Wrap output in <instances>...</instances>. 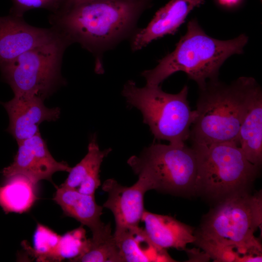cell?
<instances>
[{"mask_svg":"<svg viewBox=\"0 0 262 262\" xmlns=\"http://www.w3.org/2000/svg\"><path fill=\"white\" fill-rule=\"evenodd\" d=\"M195 243L215 262L236 261L238 247L201 238H196Z\"/></svg>","mask_w":262,"mask_h":262,"instance_id":"603a6c76","label":"cell"},{"mask_svg":"<svg viewBox=\"0 0 262 262\" xmlns=\"http://www.w3.org/2000/svg\"><path fill=\"white\" fill-rule=\"evenodd\" d=\"M12 6L10 14L23 17L27 11L35 9H45L51 13L56 12L61 6L63 0H11Z\"/></svg>","mask_w":262,"mask_h":262,"instance_id":"cb8c5ba5","label":"cell"},{"mask_svg":"<svg viewBox=\"0 0 262 262\" xmlns=\"http://www.w3.org/2000/svg\"><path fill=\"white\" fill-rule=\"evenodd\" d=\"M70 45L65 38L38 47L0 65L3 80L14 96H40L44 99L65 83L61 69L62 58Z\"/></svg>","mask_w":262,"mask_h":262,"instance_id":"ba28073f","label":"cell"},{"mask_svg":"<svg viewBox=\"0 0 262 262\" xmlns=\"http://www.w3.org/2000/svg\"><path fill=\"white\" fill-rule=\"evenodd\" d=\"M17 144L18 150L13 163L2 171L5 179L22 175L37 184L43 180L51 181L55 172H68L71 168L66 162L55 160L40 132Z\"/></svg>","mask_w":262,"mask_h":262,"instance_id":"9c48e42d","label":"cell"},{"mask_svg":"<svg viewBox=\"0 0 262 262\" xmlns=\"http://www.w3.org/2000/svg\"><path fill=\"white\" fill-rule=\"evenodd\" d=\"M153 0H94L51 13L49 22L70 44H80L96 57L127 37Z\"/></svg>","mask_w":262,"mask_h":262,"instance_id":"6da1fadb","label":"cell"},{"mask_svg":"<svg viewBox=\"0 0 262 262\" xmlns=\"http://www.w3.org/2000/svg\"><path fill=\"white\" fill-rule=\"evenodd\" d=\"M60 238L49 228L38 223L33 235L32 253L40 261L58 262L57 251Z\"/></svg>","mask_w":262,"mask_h":262,"instance_id":"44dd1931","label":"cell"},{"mask_svg":"<svg viewBox=\"0 0 262 262\" xmlns=\"http://www.w3.org/2000/svg\"><path fill=\"white\" fill-rule=\"evenodd\" d=\"M102 189L108 194L103 207L109 209L113 213L115 230L139 226L145 211L144 195L147 191L152 190L146 178L138 176V180L129 187L109 179L103 183Z\"/></svg>","mask_w":262,"mask_h":262,"instance_id":"8fae6325","label":"cell"},{"mask_svg":"<svg viewBox=\"0 0 262 262\" xmlns=\"http://www.w3.org/2000/svg\"><path fill=\"white\" fill-rule=\"evenodd\" d=\"M44 100L38 96H14L9 101H0L9 116L7 131L17 143L40 132L39 125L42 122L55 121L59 118L60 109L48 108Z\"/></svg>","mask_w":262,"mask_h":262,"instance_id":"7c38bea8","label":"cell"},{"mask_svg":"<svg viewBox=\"0 0 262 262\" xmlns=\"http://www.w3.org/2000/svg\"><path fill=\"white\" fill-rule=\"evenodd\" d=\"M85 234V230L81 225L61 236L57 251L58 261L65 259L71 260L84 254L89 244V239L86 238Z\"/></svg>","mask_w":262,"mask_h":262,"instance_id":"7402d4cb","label":"cell"},{"mask_svg":"<svg viewBox=\"0 0 262 262\" xmlns=\"http://www.w3.org/2000/svg\"><path fill=\"white\" fill-rule=\"evenodd\" d=\"M53 199L66 215L88 227L92 237L103 232L109 224L101 221L103 206L97 203L95 195L82 194L75 189L60 186L57 187Z\"/></svg>","mask_w":262,"mask_h":262,"instance_id":"5bb4252c","label":"cell"},{"mask_svg":"<svg viewBox=\"0 0 262 262\" xmlns=\"http://www.w3.org/2000/svg\"><path fill=\"white\" fill-rule=\"evenodd\" d=\"M113 235L123 262H175L166 249L156 246L139 226L115 230Z\"/></svg>","mask_w":262,"mask_h":262,"instance_id":"e0dca14e","label":"cell"},{"mask_svg":"<svg viewBox=\"0 0 262 262\" xmlns=\"http://www.w3.org/2000/svg\"><path fill=\"white\" fill-rule=\"evenodd\" d=\"M92 0H63L61 6L58 10L67 8L77 4Z\"/></svg>","mask_w":262,"mask_h":262,"instance_id":"484cf974","label":"cell"},{"mask_svg":"<svg viewBox=\"0 0 262 262\" xmlns=\"http://www.w3.org/2000/svg\"><path fill=\"white\" fill-rule=\"evenodd\" d=\"M111 150H101L96 136L93 135L88 144L87 154L71 168L66 179L60 186L75 189L82 194L95 195L96 190L100 185L101 164Z\"/></svg>","mask_w":262,"mask_h":262,"instance_id":"ac0fdd59","label":"cell"},{"mask_svg":"<svg viewBox=\"0 0 262 262\" xmlns=\"http://www.w3.org/2000/svg\"><path fill=\"white\" fill-rule=\"evenodd\" d=\"M63 38L51 27H34L25 22L23 17L10 14L0 16V65L30 49Z\"/></svg>","mask_w":262,"mask_h":262,"instance_id":"30bf717a","label":"cell"},{"mask_svg":"<svg viewBox=\"0 0 262 262\" xmlns=\"http://www.w3.org/2000/svg\"><path fill=\"white\" fill-rule=\"evenodd\" d=\"M127 163L136 175L150 182L152 190L178 195L195 193L196 156L185 144L153 143Z\"/></svg>","mask_w":262,"mask_h":262,"instance_id":"52a82bcc","label":"cell"},{"mask_svg":"<svg viewBox=\"0 0 262 262\" xmlns=\"http://www.w3.org/2000/svg\"><path fill=\"white\" fill-rule=\"evenodd\" d=\"M204 2L205 0H170L157 11L146 27L135 33L131 41L132 50H140L154 40L175 33L188 14Z\"/></svg>","mask_w":262,"mask_h":262,"instance_id":"4fadbf2b","label":"cell"},{"mask_svg":"<svg viewBox=\"0 0 262 262\" xmlns=\"http://www.w3.org/2000/svg\"><path fill=\"white\" fill-rule=\"evenodd\" d=\"M258 84L251 77H240L229 84L218 79L199 89L196 118L189 139L193 144H239V131L250 95Z\"/></svg>","mask_w":262,"mask_h":262,"instance_id":"3957f363","label":"cell"},{"mask_svg":"<svg viewBox=\"0 0 262 262\" xmlns=\"http://www.w3.org/2000/svg\"><path fill=\"white\" fill-rule=\"evenodd\" d=\"M148 238L157 247L185 250L186 246L195 243L194 229L175 218L145 211L141 219Z\"/></svg>","mask_w":262,"mask_h":262,"instance_id":"9a60e30c","label":"cell"},{"mask_svg":"<svg viewBox=\"0 0 262 262\" xmlns=\"http://www.w3.org/2000/svg\"><path fill=\"white\" fill-rule=\"evenodd\" d=\"M241 0H217L218 2L222 5L232 7L236 5Z\"/></svg>","mask_w":262,"mask_h":262,"instance_id":"4316f807","label":"cell"},{"mask_svg":"<svg viewBox=\"0 0 262 262\" xmlns=\"http://www.w3.org/2000/svg\"><path fill=\"white\" fill-rule=\"evenodd\" d=\"M262 222V194L246 192L219 201L195 235L196 238L262 251V245L254 235Z\"/></svg>","mask_w":262,"mask_h":262,"instance_id":"8992f818","label":"cell"},{"mask_svg":"<svg viewBox=\"0 0 262 262\" xmlns=\"http://www.w3.org/2000/svg\"><path fill=\"white\" fill-rule=\"evenodd\" d=\"M37 185L22 175L6 179L0 185V207L6 213L29 211L37 199Z\"/></svg>","mask_w":262,"mask_h":262,"instance_id":"d6986e66","label":"cell"},{"mask_svg":"<svg viewBox=\"0 0 262 262\" xmlns=\"http://www.w3.org/2000/svg\"><path fill=\"white\" fill-rule=\"evenodd\" d=\"M189 253V260L190 261H208V260L210 258L208 254L205 252L204 251L203 252H200L198 249H192L189 250L188 252Z\"/></svg>","mask_w":262,"mask_h":262,"instance_id":"d4e9b609","label":"cell"},{"mask_svg":"<svg viewBox=\"0 0 262 262\" xmlns=\"http://www.w3.org/2000/svg\"><path fill=\"white\" fill-rule=\"evenodd\" d=\"M70 262H123L119 248L116 244L111 226L101 234L89 239L87 251Z\"/></svg>","mask_w":262,"mask_h":262,"instance_id":"ffe728a7","label":"cell"},{"mask_svg":"<svg viewBox=\"0 0 262 262\" xmlns=\"http://www.w3.org/2000/svg\"><path fill=\"white\" fill-rule=\"evenodd\" d=\"M238 140L246 159L260 167L262 163V91L258 83L249 97Z\"/></svg>","mask_w":262,"mask_h":262,"instance_id":"2e32d148","label":"cell"},{"mask_svg":"<svg viewBox=\"0 0 262 262\" xmlns=\"http://www.w3.org/2000/svg\"><path fill=\"white\" fill-rule=\"evenodd\" d=\"M188 94L186 85L179 93L170 94L159 85L139 87L131 80L122 90L128 103L141 111L144 123L148 125L154 138L176 145L184 144L189 139L190 127L196 115L189 105Z\"/></svg>","mask_w":262,"mask_h":262,"instance_id":"5b68a950","label":"cell"},{"mask_svg":"<svg viewBox=\"0 0 262 262\" xmlns=\"http://www.w3.org/2000/svg\"><path fill=\"white\" fill-rule=\"evenodd\" d=\"M248 40L244 33L227 40L214 38L194 18L188 22L186 32L175 49L160 60L154 68L144 71L142 75L146 84L159 85L173 74L182 71L200 89L208 81L218 79L223 63L231 55L243 53Z\"/></svg>","mask_w":262,"mask_h":262,"instance_id":"7a4b0ae2","label":"cell"},{"mask_svg":"<svg viewBox=\"0 0 262 262\" xmlns=\"http://www.w3.org/2000/svg\"><path fill=\"white\" fill-rule=\"evenodd\" d=\"M197 171L195 193L218 201L248 192L259 167L246 157L238 144H193Z\"/></svg>","mask_w":262,"mask_h":262,"instance_id":"277c9868","label":"cell"}]
</instances>
